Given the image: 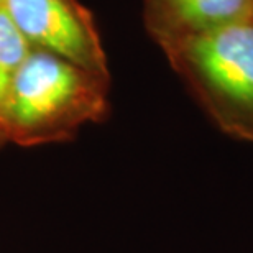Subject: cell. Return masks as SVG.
I'll return each instance as SVG.
<instances>
[{"label": "cell", "instance_id": "cell-1", "mask_svg": "<svg viewBox=\"0 0 253 253\" xmlns=\"http://www.w3.org/2000/svg\"><path fill=\"white\" fill-rule=\"evenodd\" d=\"M222 133L253 145V22L163 48Z\"/></svg>", "mask_w": 253, "mask_h": 253}, {"label": "cell", "instance_id": "cell-6", "mask_svg": "<svg viewBox=\"0 0 253 253\" xmlns=\"http://www.w3.org/2000/svg\"><path fill=\"white\" fill-rule=\"evenodd\" d=\"M2 2H3V0H0V3H2Z\"/></svg>", "mask_w": 253, "mask_h": 253}, {"label": "cell", "instance_id": "cell-5", "mask_svg": "<svg viewBox=\"0 0 253 253\" xmlns=\"http://www.w3.org/2000/svg\"><path fill=\"white\" fill-rule=\"evenodd\" d=\"M30 51H32L30 43L15 27L7 10L0 3V119L15 74Z\"/></svg>", "mask_w": 253, "mask_h": 253}, {"label": "cell", "instance_id": "cell-4", "mask_svg": "<svg viewBox=\"0 0 253 253\" xmlns=\"http://www.w3.org/2000/svg\"><path fill=\"white\" fill-rule=\"evenodd\" d=\"M145 27L161 49L253 22V0H143Z\"/></svg>", "mask_w": 253, "mask_h": 253}, {"label": "cell", "instance_id": "cell-3", "mask_svg": "<svg viewBox=\"0 0 253 253\" xmlns=\"http://www.w3.org/2000/svg\"><path fill=\"white\" fill-rule=\"evenodd\" d=\"M2 5L32 48L61 56L109 81L97 25L79 0H3Z\"/></svg>", "mask_w": 253, "mask_h": 253}, {"label": "cell", "instance_id": "cell-2", "mask_svg": "<svg viewBox=\"0 0 253 253\" xmlns=\"http://www.w3.org/2000/svg\"><path fill=\"white\" fill-rule=\"evenodd\" d=\"M107 81L64 58L32 48L10 85L0 130L18 140H43L102 117Z\"/></svg>", "mask_w": 253, "mask_h": 253}]
</instances>
